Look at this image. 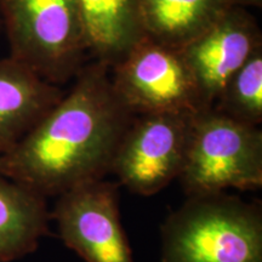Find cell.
<instances>
[{
  "label": "cell",
  "instance_id": "5bb4252c",
  "mask_svg": "<svg viewBox=\"0 0 262 262\" xmlns=\"http://www.w3.org/2000/svg\"><path fill=\"white\" fill-rule=\"evenodd\" d=\"M231 6H242V8L248 9L249 6H255V8H261L262 0H226Z\"/></svg>",
  "mask_w": 262,
  "mask_h": 262
},
{
  "label": "cell",
  "instance_id": "277c9868",
  "mask_svg": "<svg viewBox=\"0 0 262 262\" xmlns=\"http://www.w3.org/2000/svg\"><path fill=\"white\" fill-rule=\"evenodd\" d=\"M188 196L262 187V131L214 108L194 113L179 176Z\"/></svg>",
  "mask_w": 262,
  "mask_h": 262
},
{
  "label": "cell",
  "instance_id": "30bf717a",
  "mask_svg": "<svg viewBox=\"0 0 262 262\" xmlns=\"http://www.w3.org/2000/svg\"><path fill=\"white\" fill-rule=\"evenodd\" d=\"M89 56L112 68L145 38L139 0H77Z\"/></svg>",
  "mask_w": 262,
  "mask_h": 262
},
{
  "label": "cell",
  "instance_id": "4fadbf2b",
  "mask_svg": "<svg viewBox=\"0 0 262 262\" xmlns=\"http://www.w3.org/2000/svg\"><path fill=\"white\" fill-rule=\"evenodd\" d=\"M212 108L237 122L261 125L262 45L229 78Z\"/></svg>",
  "mask_w": 262,
  "mask_h": 262
},
{
  "label": "cell",
  "instance_id": "8fae6325",
  "mask_svg": "<svg viewBox=\"0 0 262 262\" xmlns=\"http://www.w3.org/2000/svg\"><path fill=\"white\" fill-rule=\"evenodd\" d=\"M50 220L45 196L0 176V262L34 253Z\"/></svg>",
  "mask_w": 262,
  "mask_h": 262
},
{
  "label": "cell",
  "instance_id": "6da1fadb",
  "mask_svg": "<svg viewBox=\"0 0 262 262\" xmlns=\"http://www.w3.org/2000/svg\"><path fill=\"white\" fill-rule=\"evenodd\" d=\"M58 102L11 150L0 176L45 198L103 180L134 119L118 97L111 68L88 61Z\"/></svg>",
  "mask_w": 262,
  "mask_h": 262
},
{
  "label": "cell",
  "instance_id": "5b68a950",
  "mask_svg": "<svg viewBox=\"0 0 262 262\" xmlns=\"http://www.w3.org/2000/svg\"><path fill=\"white\" fill-rule=\"evenodd\" d=\"M195 112L147 113L134 117L124 134L111 173L135 194H156L178 180Z\"/></svg>",
  "mask_w": 262,
  "mask_h": 262
},
{
  "label": "cell",
  "instance_id": "9c48e42d",
  "mask_svg": "<svg viewBox=\"0 0 262 262\" xmlns=\"http://www.w3.org/2000/svg\"><path fill=\"white\" fill-rule=\"evenodd\" d=\"M63 94L15 58H0V156L14 148Z\"/></svg>",
  "mask_w": 262,
  "mask_h": 262
},
{
  "label": "cell",
  "instance_id": "7c38bea8",
  "mask_svg": "<svg viewBox=\"0 0 262 262\" xmlns=\"http://www.w3.org/2000/svg\"><path fill=\"white\" fill-rule=\"evenodd\" d=\"M145 37L181 50L229 6L226 0H139Z\"/></svg>",
  "mask_w": 262,
  "mask_h": 262
},
{
  "label": "cell",
  "instance_id": "7a4b0ae2",
  "mask_svg": "<svg viewBox=\"0 0 262 262\" xmlns=\"http://www.w3.org/2000/svg\"><path fill=\"white\" fill-rule=\"evenodd\" d=\"M160 239L162 262H262L261 208L225 192L188 196Z\"/></svg>",
  "mask_w": 262,
  "mask_h": 262
},
{
  "label": "cell",
  "instance_id": "3957f363",
  "mask_svg": "<svg viewBox=\"0 0 262 262\" xmlns=\"http://www.w3.org/2000/svg\"><path fill=\"white\" fill-rule=\"evenodd\" d=\"M0 21L10 57L57 86L90 57L77 0H0Z\"/></svg>",
  "mask_w": 262,
  "mask_h": 262
},
{
  "label": "cell",
  "instance_id": "9a60e30c",
  "mask_svg": "<svg viewBox=\"0 0 262 262\" xmlns=\"http://www.w3.org/2000/svg\"><path fill=\"white\" fill-rule=\"evenodd\" d=\"M0 28H2V21H0Z\"/></svg>",
  "mask_w": 262,
  "mask_h": 262
},
{
  "label": "cell",
  "instance_id": "52a82bcc",
  "mask_svg": "<svg viewBox=\"0 0 262 262\" xmlns=\"http://www.w3.org/2000/svg\"><path fill=\"white\" fill-rule=\"evenodd\" d=\"M118 185L84 183L58 195L50 212L63 243L86 262H135L120 222Z\"/></svg>",
  "mask_w": 262,
  "mask_h": 262
},
{
  "label": "cell",
  "instance_id": "ba28073f",
  "mask_svg": "<svg viewBox=\"0 0 262 262\" xmlns=\"http://www.w3.org/2000/svg\"><path fill=\"white\" fill-rule=\"evenodd\" d=\"M261 45L255 16L242 6H229L180 50L194 80L202 110L214 106L229 78Z\"/></svg>",
  "mask_w": 262,
  "mask_h": 262
},
{
  "label": "cell",
  "instance_id": "8992f818",
  "mask_svg": "<svg viewBox=\"0 0 262 262\" xmlns=\"http://www.w3.org/2000/svg\"><path fill=\"white\" fill-rule=\"evenodd\" d=\"M113 89L134 116L202 111L181 52L145 37L111 68Z\"/></svg>",
  "mask_w": 262,
  "mask_h": 262
}]
</instances>
